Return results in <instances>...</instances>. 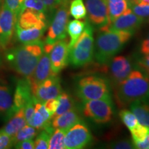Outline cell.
<instances>
[{"mask_svg": "<svg viewBox=\"0 0 149 149\" xmlns=\"http://www.w3.org/2000/svg\"><path fill=\"white\" fill-rule=\"evenodd\" d=\"M114 87L120 108L127 107L137 100H149V77L139 69L132 70L126 79Z\"/></svg>", "mask_w": 149, "mask_h": 149, "instance_id": "1", "label": "cell"}, {"mask_svg": "<svg viewBox=\"0 0 149 149\" xmlns=\"http://www.w3.org/2000/svg\"><path fill=\"white\" fill-rule=\"evenodd\" d=\"M44 42L42 40L23 44L10 50L7 53V59L17 73L29 77L44 53Z\"/></svg>", "mask_w": 149, "mask_h": 149, "instance_id": "2", "label": "cell"}, {"mask_svg": "<svg viewBox=\"0 0 149 149\" xmlns=\"http://www.w3.org/2000/svg\"><path fill=\"white\" fill-rule=\"evenodd\" d=\"M101 31L95 42L94 57L99 64H104L122 49L133 33L109 30Z\"/></svg>", "mask_w": 149, "mask_h": 149, "instance_id": "3", "label": "cell"}, {"mask_svg": "<svg viewBox=\"0 0 149 149\" xmlns=\"http://www.w3.org/2000/svg\"><path fill=\"white\" fill-rule=\"evenodd\" d=\"M95 40L93 29L88 21L86 27L73 46L69 49V61L74 66H83L90 63L94 57Z\"/></svg>", "mask_w": 149, "mask_h": 149, "instance_id": "4", "label": "cell"}, {"mask_svg": "<svg viewBox=\"0 0 149 149\" xmlns=\"http://www.w3.org/2000/svg\"><path fill=\"white\" fill-rule=\"evenodd\" d=\"M77 94L84 102L111 99L109 81L97 75H88L80 79L77 85Z\"/></svg>", "mask_w": 149, "mask_h": 149, "instance_id": "5", "label": "cell"}, {"mask_svg": "<svg viewBox=\"0 0 149 149\" xmlns=\"http://www.w3.org/2000/svg\"><path fill=\"white\" fill-rule=\"evenodd\" d=\"M70 1L71 0H62L56 9L44 42L46 44H54L59 40L66 38Z\"/></svg>", "mask_w": 149, "mask_h": 149, "instance_id": "6", "label": "cell"}, {"mask_svg": "<svg viewBox=\"0 0 149 149\" xmlns=\"http://www.w3.org/2000/svg\"><path fill=\"white\" fill-rule=\"evenodd\" d=\"M83 113L85 117L98 124L111 122L113 115L111 99L94 100L86 102Z\"/></svg>", "mask_w": 149, "mask_h": 149, "instance_id": "7", "label": "cell"}, {"mask_svg": "<svg viewBox=\"0 0 149 149\" xmlns=\"http://www.w3.org/2000/svg\"><path fill=\"white\" fill-rule=\"evenodd\" d=\"M101 70L108 74L112 84L115 86L128 77L133 70V65L127 57L119 55L104 64Z\"/></svg>", "mask_w": 149, "mask_h": 149, "instance_id": "8", "label": "cell"}, {"mask_svg": "<svg viewBox=\"0 0 149 149\" xmlns=\"http://www.w3.org/2000/svg\"><path fill=\"white\" fill-rule=\"evenodd\" d=\"M92 139L90 130L83 121H79L70 128L65 135L66 149H81L86 146Z\"/></svg>", "mask_w": 149, "mask_h": 149, "instance_id": "9", "label": "cell"}, {"mask_svg": "<svg viewBox=\"0 0 149 149\" xmlns=\"http://www.w3.org/2000/svg\"><path fill=\"white\" fill-rule=\"evenodd\" d=\"M33 96L44 104L48 100L57 98L61 93L60 81L57 74H53L42 83L31 87Z\"/></svg>", "mask_w": 149, "mask_h": 149, "instance_id": "10", "label": "cell"}, {"mask_svg": "<svg viewBox=\"0 0 149 149\" xmlns=\"http://www.w3.org/2000/svg\"><path fill=\"white\" fill-rule=\"evenodd\" d=\"M85 3L88 20L91 24L100 29L109 25L107 0H85Z\"/></svg>", "mask_w": 149, "mask_h": 149, "instance_id": "11", "label": "cell"}, {"mask_svg": "<svg viewBox=\"0 0 149 149\" xmlns=\"http://www.w3.org/2000/svg\"><path fill=\"white\" fill-rule=\"evenodd\" d=\"M53 45L54 44H46L44 42V53L41 56L33 74L27 77L31 83V87L42 83L53 74H55L52 72L50 60V52Z\"/></svg>", "mask_w": 149, "mask_h": 149, "instance_id": "12", "label": "cell"}, {"mask_svg": "<svg viewBox=\"0 0 149 149\" xmlns=\"http://www.w3.org/2000/svg\"><path fill=\"white\" fill-rule=\"evenodd\" d=\"M16 16L3 4L0 8V48H5L10 43L17 22Z\"/></svg>", "mask_w": 149, "mask_h": 149, "instance_id": "13", "label": "cell"}, {"mask_svg": "<svg viewBox=\"0 0 149 149\" xmlns=\"http://www.w3.org/2000/svg\"><path fill=\"white\" fill-rule=\"evenodd\" d=\"M52 72L57 74L66 68L69 61V48L66 38L54 44L50 52Z\"/></svg>", "mask_w": 149, "mask_h": 149, "instance_id": "14", "label": "cell"}, {"mask_svg": "<svg viewBox=\"0 0 149 149\" xmlns=\"http://www.w3.org/2000/svg\"><path fill=\"white\" fill-rule=\"evenodd\" d=\"M144 19L136 15L132 11L115 19L107 26L100 29V31L109 30L111 31H126L133 33L140 27Z\"/></svg>", "mask_w": 149, "mask_h": 149, "instance_id": "15", "label": "cell"}, {"mask_svg": "<svg viewBox=\"0 0 149 149\" xmlns=\"http://www.w3.org/2000/svg\"><path fill=\"white\" fill-rule=\"evenodd\" d=\"M16 24L22 29L38 28L46 29L47 26L46 13L33 9L24 8L18 16Z\"/></svg>", "mask_w": 149, "mask_h": 149, "instance_id": "16", "label": "cell"}, {"mask_svg": "<svg viewBox=\"0 0 149 149\" xmlns=\"http://www.w3.org/2000/svg\"><path fill=\"white\" fill-rule=\"evenodd\" d=\"M32 97V90L29 79L25 77V79L19 80L17 84L15 92L13 96V102L11 108L10 118L17 111L24 108L26 104Z\"/></svg>", "mask_w": 149, "mask_h": 149, "instance_id": "17", "label": "cell"}, {"mask_svg": "<svg viewBox=\"0 0 149 149\" xmlns=\"http://www.w3.org/2000/svg\"><path fill=\"white\" fill-rule=\"evenodd\" d=\"M79 121H81V119L77 111L72 109L65 112L63 114L53 117L51 120V125L54 129L59 128L68 131Z\"/></svg>", "mask_w": 149, "mask_h": 149, "instance_id": "18", "label": "cell"}, {"mask_svg": "<svg viewBox=\"0 0 149 149\" xmlns=\"http://www.w3.org/2000/svg\"><path fill=\"white\" fill-rule=\"evenodd\" d=\"M45 31L46 29H38V28L22 29L17 24L15 27V32L17 39L22 44H29L41 40Z\"/></svg>", "mask_w": 149, "mask_h": 149, "instance_id": "19", "label": "cell"}, {"mask_svg": "<svg viewBox=\"0 0 149 149\" xmlns=\"http://www.w3.org/2000/svg\"><path fill=\"white\" fill-rule=\"evenodd\" d=\"M26 124L27 122L26 120L25 115H24V110L23 108L17 111L14 115H13V116L8 120L7 124L1 128V130L13 137L19 130L22 129Z\"/></svg>", "mask_w": 149, "mask_h": 149, "instance_id": "20", "label": "cell"}, {"mask_svg": "<svg viewBox=\"0 0 149 149\" xmlns=\"http://www.w3.org/2000/svg\"><path fill=\"white\" fill-rule=\"evenodd\" d=\"M13 102L12 89L8 86L0 84V115L4 116L6 121L10 118Z\"/></svg>", "mask_w": 149, "mask_h": 149, "instance_id": "21", "label": "cell"}, {"mask_svg": "<svg viewBox=\"0 0 149 149\" xmlns=\"http://www.w3.org/2000/svg\"><path fill=\"white\" fill-rule=\"evenodd\" d=\"M132 113L139 124L149 128V100H137L130 104Z\"/></svg>", "mask_w": 149, "mask_h": 149, "instance_id": "22", "label": "cell"}, {"mask_svg": "<svg viewBox=\"0 0 149 149\" xmlns=\"http://www.w3.org/2000/svg\"><path fill=\"white\" fill-rule=\"evenodd\" d=\"M109 24L122 15L130 12L128 0H107Z\"/></svg>", "mask_w": 149, "mask_h": 149, "instance_id": "23", "label": "cell"}, {"mask_svg": "<svg viewBox=\"0 0 149 149\" xmlns=\"http://www.w3.org/2000/svg\"><path fill=\"white\" fill-rule=\"evenodd\" d=\"M86 27V22L80 21L79 19H74L70 21L67 25V33L70 37L68 44V48L70 49L75 42H77L80 35L82 34Z\"/></svg>", "mask_w": 149, "mask_h": 149, "instance_id": "24", "label": "cell"}, {"mask_svg": "<svg viewBox=\"0 0 149 149\" xmlns=\"http://www.w3.org/2000/svg\"><path fill=\"white\" fill-rule=\"evenodd\" d=\"M57 99H58L59 102L58 107L57 108L55 113L52 117V119L59 115L63 114L65 112L69 111V110L74 109L73 99L68 93H61L57 97Z\"/></svg>", "mask_w": 149, "mask_h": 149, "instance_id": "25", "label": "cell"}, {"mask_svg": "<svg viewBox=\"0 0 149 149\" xmlns=\"http://www.w3.org/2000/svg\"><path fill=\"white\" fill-rule=\"evenodd\" d=\"M66 130L56 128L51 134L49 139V149H64V139L66 133Z\"/></svg>", "mask_w": 149, "mask_h": 149, "instance_id": "26", "label": "cell"}, {"mask_svg": "<svg viewBox=\"0 0 149 149\" xmlns=\"http://www.w3.org/2000/svg\"><path fill=\"white\" fill-rule=\"evenodd\" d=\"M37 135V129L33 126L26 124L22 129L17 133L13 137V145L19 141H22L27 139H33Z\"/></svg>", "mask_w": 149, "mask_h": 149, "instance_id": "27", "label": "cell"}, {"mask_svg": "<svg viewBox=\"0 0 149 149\" xmlns=\"http://www.w3.org/2000/svg\"><path fill=\"white\" fill-rule=\"evenodd\" d=\"M70 13L75 19H82L86 17L87 11L84 0H72L69 7Z\"/></svg>", "mask_w": 149, "mask_h": 149, "instance_id": "28", "label": "cell"}, {"mask_svg": "<svg viewBox=\"0 0 149 149\" xmlns=\"http://www.w3.org/2000/svg\"><path fill=\"white\" fill-rule=\"evenodd\" d=\"M120 117L122 122L130 130V131L139 124L135 115L132 113V111H128V109H122L120 112Z\"/></svg>", "mask_w": 149, "mask_h": 149, "instance_id": "29", "label": "cell"}, {"mask_svg": "<svg viewBox=\"0 0 149 149\" xmlns=\"http://www.w3.org/2000/svg\"><path fill=\"white\" fill-rule=\"evenodd\" d=\"M149 131V128L146 127L141 124H137L133 129L130 130L133 143L139 142L143 141Z\"/></svg>", "mask_w": 149, "mask_h": 149, "instance_id": "30", "label": "cell"}, {"mask_svg": "<svg viewBox=\"0 0 149 149\" xmlns=\"http://www.w3.org/2000/svg\"><path fill=\"white\" fill-rule=\"evenodd\" d=\"M51 134L45 130H42L40 133L37 136L34 141L35 148L36 149H48L49 144V139Z\"/></svg>", "mask_w": 149, "mask_h": 149, "instance_id": "31", "label": "cell"}, {"mask_svg": "<svg viewBox=\"0 0 149 149\" xmlns=\"http://www.w3.org/2000/svg\"><path fill=\"white\" fill-rule=\"evenodd\" d=\"M24 8L33 9L44 13H46L48 11L47 7L42 0H24L22 9Z\"/></svg>", "mask_w": 149, "mask_h": 149, "instance_id": "32", "label": "cell"}, {"mask_svg": "<svg viewBox=\"0 0 149 149\" xmlns=\"http://www.w3.org/2000/svg\"><path fill=\"white\" fill-rule=\"evenodd\" d=\"M129 7L132 12L138 17L143 19L149 17V6H138L129 1Z\"/></svg>", "mask_w": 149, "mask_h": 149, "instance_id": "33", "label": "cell"}, {"mask_svg": "<svg viewBox=\"0 0 149 149\" xmlns=\"http://www.w3.org/2000/svg\"><path fill=\"white\" fill-rule=\"evenodd\" d=\"M13 146V137L0 130V149L10 148Z\"/></svg>", "mask_w": 149, "mask_h": 149, "instance_id": "34", "label": "cell"}, {"mask_svg": "<svg viewBox=\"0 0 149 149\" xmlns=\"http://www.w3.org/2000/svg\"><path fill=\"white\" fill-rule=\"evenodd\" d=\"M4 4L6 6L7 8L13 13L17 19L22 10V6L20 4L19 0H5Z\"/></svg>", "mask_w": 149, "mask_h": 149, "instance_id": "35", "label": "cell"}, {"mask_svg": "<svg viewBox=\"0 0 149 149\" xmlns=\"http://www.w3.org/2000/svg\"><path fill=\"white\" fill-rule=\"evenodd\" d=\"M137 66L139 70L149 77V53L144 55L142 57L139 59L137 62Z\"/></svg>", "mask_w": 149, "mask_h": 149, "instance_id": "36", "label": "cell"}, {"mask_svg": "<svg viewBox=\"0 0 149 149\" xmlns=\"http://www.w3.org/2000/svg\"><path fill=\"white\" fill-rule=\"evenodd\" d=\"M24 110L26 120V122H28L31 119L35 111V100L34 97L33 96L32 99L28 102V103L24 107Z\"/></svg>", "mask_w": 149, "mask_h": 149, "instance_id": "37", "label": "cell"}, {"mask_svg": "<svg viewBox=\"0 0 149 149\" xmlns=\"http://www.w3.org/2000/svg\"><path fill=\"white\" fill-rule=\"evenodd\" d=\"M110 147L112 148L116 149H132L135 148L133 141H130L129 139H123L115 141L113 144L110 145Z\"/></svg>", "mask_w": 149, "mask_h": 149, "instance_id": "38", "label": "cell"}, {"mask_svg": "<svg viewBox=\"0 0 149 149\" xmlns=\"http://www.w3.org/2000/svg\"><path fill=\"white\" fill-rule=\"evenodd\" d=\"M44 104L45 106L46 110L48 111V113L53 117L54 113H55L56 110H57V107H58V99H57V97L55 99H51V100H48L47 102L44 103Z\"/></svg>", "mask_w": 149, "mask_h": 149, "instance_id": "39", "label": "cell"}, {"mask_svg": "<svg viewBox=\"0 0 149 149\" xmlns=\"http://www.w3.org/2000/svg\"><path fill=\"white\" fill-rule=\"evenodd\" d=\"M15 148L17 149H34L35 142L33 139H27L22 141H19L13 145Z\"/></svg>", "mask_w": 149, "mask_h": 149, "instance_id": "40", "label": "cell"}, {"mask_svg": "<svg viewBox=\"0 0 149 149\" xmlns=\"http://www.w3.org/2000/svg\"><path fill=\"white\" fill-rule=\"evenodd\" d=\"M47 7L48 10L53 11L57 9L62 0H42Z\"/></svg>", "mask_w": 149, "mask_h": 149, "instance_id": "41", "label": "cell"}, {"mask_svg": "<svg viewBox=\"0 0 149 149\" xmlns=\"http://www.w3.org/2000/svg\"><path fill=\"white\" fill-rule=\"evenodd\" d=\"M135 148L139 149H149V131L143 141L139 142L133 143Z\"/></svg>", "mask_w": 149, "mask_h": 149, "instance_id": "42", "label": "cell"}, {"mask_svg": "<svg viewBox=\"0 0 149 149\" xmlns=\"http://www.w3.org/2000/svg\"><path fill=\"white\" fill-rule=\"evenodd\" d=\"M140 52L143 55L149 53V34L146 38L141 42L140 46Z\"/></svg>", "mask_w": 149, "mask_h": 149, "instance_id": "43", "label": "cell"}, {"mask_svg": "<svg viewBox=\"0 0 149 149\" xmlns=\"http://www.w3.org/2000/svg\"><path fill=\"white\" fill-rule=\"evenodd\" d=\"M131 2L138 6H149V0H131Z\"/></svg>", "mask_w": 149, "mask_h": 149, "instance_id": "44", "label": "cell"}, {"mask_svg": "<svg viewBox=\"0 0 149 149\" xmlns=\"http://www.w3.org/2000/svg\"><path fill=\"white\" fill-rule=\"evenodd\" d=\"M19 2H20V4L22 5V6L23 7V2H24V0H19Z\"/></svg>", "mask_w": 149, "mask_h": 149, "instance_id": "45", "label": "cell"}, {"mask_svg": "<svg viewBox=\"0 0 149 149\" xmlns=\"http://www.w3.org/2000/svg\"><path fill=\"white\" fill-rule=\"evenodd\" d=\"M0 61H1V59H0Z\"/></svg>", "mask_w": 149, "mask_h": 149, "instance_id": "46", "label": "cell"}, {"mask_svg": "<svg viewBox=\"0 0 149 149\" xmlns=\"http://www.w3.org/2000/svg\"><path fill=\"white\" fill-rule=\"evenodd\" d=\"M148 22H149V19H148Z\"/></svg>", "mask_w": 149, "mask_h": 149, "instance_id": "47", "label": "cell"}]
</instances>
